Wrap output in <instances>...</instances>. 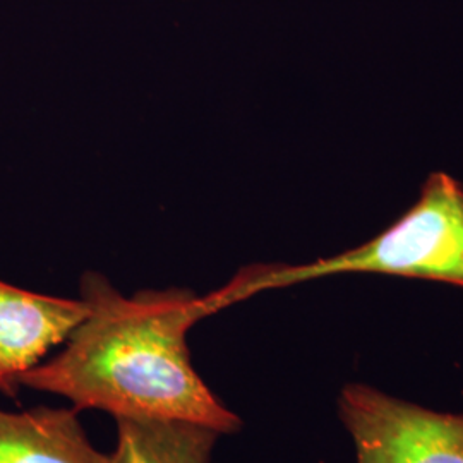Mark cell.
<instances>
[{"instance_id":"6da1fadb","label":"cell","mask_w":463,"mask_h":463,"mask_svg":"<svg viewBox=\"0 0 463 463\" xmlns=\"http://www.w3.org/2000/svg\"><path fill=\"white\" fill-rule=\"evenodd\" d=\"M81 298L90 313L62 352L30 369L21 386L67 398L76 411L117 419L185 420L237 432L242 420L201 380L187 333L215 309L191 290L122 296L99 273H86Z\"/></svg>"},{"instance_id":"7a4b0ae2","label":"cell","mask_w":463,"mask_h":463,"mask_svg":"<svg viewBox=\"0 0 463 463\" xmlns=\"http://www.w3.org/2000/svg\"><path fill=\"white\" fill-rule=\"evenodd\" d=\"M390 275L463 288V185L445 172L426 179L420 196L371 241L306 265H254L210 294L216 313L266 290L335 275Z\"/></svg>"},{"instance_id":"3957f363","label":"cell","mask_w":463,"mask_h":463,"mask_svg":"<svg viewBox=\"0 0 463 463\" xmlns=\"http://www.w3.org/2000/svg\"><path fill=\"white\" fill-rule=\"evenodd\" d=\"M338 414L357 463H463V414L430 411L364 383L344 386Z\"/></svg>"},{"instance_id":"277c9868","label":"cell","mask_w":463,"mask_h":463,"mask_svg":"<svg viewBox=\"0 0 463 463\" xmlns=\"http://www.w3.org/2000/svg\"><path fill=\"white\" fill-rule=\"evenodd\" d=\"M88 313L83 298L34 294L0 280V393L16 397L23 374L66 344Z\"/></svg>"},{"instance_id":"5b68a950","label":"cell","mask_w":463,"mask_h":463,"mask_svg":"<svg viewBox=\"0 0 463 463\" xmlns=\"http://www.w3.org/2000/svg\"><path fill=\"white\" fill-rule=\"evenodd\" d=\"M0 463H110V455L91 445L74 407L0 409Z\"/></svg>"},{"instance_id":"8992f818","label":"cell","mask_w":463,"mask_h":463,"mask_svg":"<svg viewBox=\"0 0 463 463\" xmlns=\"http://www.w3.org/2000/svg\"><path fill=\"white\" fill-rule=\"evenodd\" d=\"M218 430L166 419H117L110 463H210Z\"/></svg>"}]
</instances>
